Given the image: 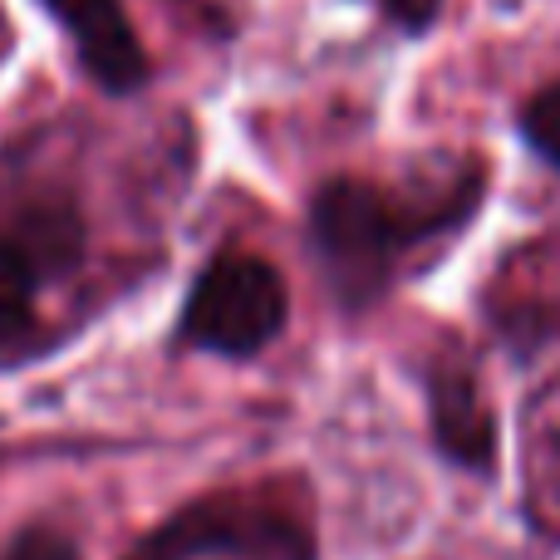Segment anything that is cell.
I'll return each mask as SVG.
<instances>
[{"instance_id": "cell-1", "label": "cell", "mask_w": 560, "mask_h": 560, "mask_svg": "<svg viewBox=\"0 0 560 560\" xmlns=\"http://www.w3.org/2000/svg\"><path fill=\"white\" fill-rule=\"evenodd\" d=\"M222 551L242 560H310V536L266 497L226 492L167 516L124 560H207Z\"/></svg>"}, {"instance_id": "cell-2", "label": "cell", "mask_w": 560, "mask_h": 560, "mask_svg": "<svg viewBox=\"0 0 560 560\" xmlns=\"http://www.w3.org/2000/svg\"><path fill=\"white\" fill-rule=\"evenodd\" d=\"M285 280L261 256H217L197 276L183 310V335L212 354H256L285 325Z\"/></svg>"}, {"instance_id": "cell-3", "label": "cell", "mask_w": 560, "mask_h": 560, "mask_svg": "<svg viewBox=\"0 0 560 560\" xmlns=\"http://www.w3.org/2000/svg\"><path fill=\"white\" fill-rule=\"evenodd\" d=\"M428 226H433L428 217H408L404 207H394L378 187L349 183V177L319 187L315 207H310L315 246L345 290H374L378 280H384L398 246L423 236Z\"/></svg>"}, {"instance_id": "cell-4", "label": "cell", "mask_w": 560, "mask_h": 560, "mask_svg": "<svg viewBox=\"0 0 560 560\" xmlns=\"http://www.w3.org/2000/svg\"><path fill=\"white\" fill-rule=\"evenodd\" d=\"M45 5L55 10V20L74 35L79 55H84L89 74H94L98 84L114 89V94L143 84L148 55H143V45H138V35L118 0H45Z\"/></svg>"}, {"instance_id": "cell-5", "label": "cell", "mask_w": 560, "mask_h": 560, "mask_svg": "<svg viewBox=\"0 0 560 560\" xmlns=\"http://www.w3.org/2000/svg\"><path fill=\"white\" fill-rule=\"evenodd\" d=\"M433 438L463 467L492 463V447H497L492 408L482 404L472 374H463V369H438L433 374Z\"/></svg>"}, {"instance_id": "cell-6", "label": "cell", "mask_w": 560, "mask_h": 560, "mask_svg": "<svg viewBox=\"0 0 560 560\" xmlns=\"http://www.w3.org/2000/svg\"><path fill=\"white\" fill-rule=\"evenodd\" d=\"M35 319V261L20 246L0 242V345L25 335Z\"/></svg>"}, {"instance_id": "cell-7", "label": "cell", "mask_w": 560, "mask_h": 560, "mask_svg": "<svg viewBox=\"0 0 560 560\" xmlns=\"http://www.w3.org/2000/svg\"><path fill=\"white\" fill-rule=\"evenodd\" d=\"M522 128H526V138H532L536 153H541L546 163H556V167H560V84L541 89V94H536L532 104H526Z\"/></svg>"}, {"instance_id": "cell-8", "label": "cell", "mask_w": 560, "mask_h": 560, "mask_svg": "<svg viewBox=\"0 0 560 560\" xmlns=\"http://www.w3.org/2000/svg\"><path fill=\"white\" fill-rule=\"evenodd\" d=\"M0 560H79V546L65 532H55V526H25L0 551Z\"/></svg>"}, {"instance_id": "cell-9", "label": "cell", "mask_w": 560, "mask_h": 560, "mask_svg": "<svg viewBox=\"0 0 560 560\" xmlns=\"http://www.w3.org/2000/svg\"><path fill=\"white\" fill-rule=\"evenodd\" d=\"M438 5L443 0H384V10L398 20V25H408V30H423L428 20L438 15Z\"/></svg>"}]
</instances>
